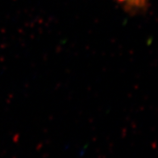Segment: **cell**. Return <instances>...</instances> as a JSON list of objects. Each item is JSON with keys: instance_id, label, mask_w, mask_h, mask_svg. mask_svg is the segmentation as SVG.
Wrapping results in <instances>:
<instances>
[{"instance_id": "6da1fadb", "label": "cell", "mask_w": 158, "mask_h": 158, "mask_svg": "<svg viewBox=\"0 0 158 158\" xmlns=\"http://www.w3.org/2000/svg\"><path fill=\"white\" fill-rule=\"evenodd\" d=\"M118 2L130 11H143L147 8L148 0H118Z\"/></svg>"}]
</instances>
